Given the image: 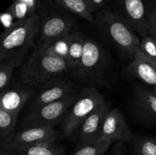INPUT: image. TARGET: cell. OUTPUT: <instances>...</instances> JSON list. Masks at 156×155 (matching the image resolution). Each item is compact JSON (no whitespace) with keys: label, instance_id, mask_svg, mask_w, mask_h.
Segmentation results:
<instances>
[{"label":"cell","instance_id":"1","mask_svg":"<svg viewBox=\"0 0 156 155\" xmlns=\"http://www.w3.org/2000/svg\"><path fill=\"white\" fill-rule=\"evenodd\" d=\"M41 24V17L36 13L27 19L15 21L5 29L0 38V62L11 64L14 68L22 65L27 53L34 46Z\"/></svg>","mask_w":156,"mask_h":155},{"label":"cell","instance_id":"2","mask_svg":"<svg viewBox=\"0 0 156 155\" xmlns=\"http://www.w3.org/2000/svg\"><path fill=\"white\" fill-rule=\"evenodd\" d=\"M98 26L113 45L123 55L133 59L140 50V43L136 32L117 12L104 9L95 18Z\"/></svg>","mask_w":156,"mask_h":155},{"label":"cell","instance_id":"3","mask_svg":"<svg viewBox=\"0 0 156 155\" xmlns=\"http://www.w3.org/2000/svg\"><path fill=\"white\" fill-rule=\"evenodd\" d=\"M69 69L67 60L51 56L37 46L20 72L21 82L27 86H44Z\"/></svg>","mask_w":156,"mask_h":155},{"label":"cell","instance_id":"4","mask_svg":"<svg viewBox=\"0 0 156 155\" xmlns=\"http://www.w3.org/2000/svg\"><path fill=\"white\" fill-rule=\"evenodd\" d=\"M104 96L95 88H84L76 97L62 123V135L69 137L80 128L83 122L105 103Z\"/></svg>","mask_w":156,"mask_h":155},{"label":"cell","instance_id":"5","mask_svg":"<svg viewBox=\"0 0 156 155\" xmlns=\"http://www.w3.org/2000/svg\"><path fill=\"white\" fill-rule=\"evenodd\" d=\"M76 97L77 96L74 93L62 100L29 110L23 120V128L31 126L53 127L54 125L65 119Z\"/></svg>","mask_w":156,"mask_h":155},{"label":"cell","instance_id":"6","mask_svg":"<svg viewBox=\"0 0 156 155\" xmlns=\"http://www.w3.org/2000/svg\"><path fill=\"white\" fill-rule=\"evenodd\" d=\"M107 59L101 46L91 38H86L83 56L76 68V74L83 80H98L104 74Z\"/></svg>","mask_w":156,"mask_h":155},{"label":"cell","instance_id":"7","mask_svg":"<svg viewBox=\"0 0 156 155\" xmlns=\"http://www.w3.org/2000/svg\"><path fill=\"white\" fill-rule=\"evenodd\" d=\"M118 12L141 36L149 34V15L152 5L149 0H116Z\"/></svg>","mask_w":156,"mask_h":155},{"label":"cell","instance_id":"8","mask_svg":"<svg viewBox=\"0 0 156 155\" xmlns=\"http://www.w3.org/2000/svg\"><path fill=\"white\" fill-rule=\"evenodd\" d=\"M62 138V134L53 127L31 126L23 128L15 133L12 141L2 148L15 150L36 144L56 143Z\"/></svg>","mask_w":156,"mask_h":155},{"label":"cell","instance_id":"9","mask_svg":"<svg viewBox=\"0 0 156 155\" xmlns=\"http://www.w3.org/2000/svg\"><path fill=\"white\" fill-rule=\"evenodd\" d=\"M74 93V86L69 80L56 77L42 86L41 91L32 100L29 110L62 100Z\"/></svg>","mask_w":156,"mask_h":155},{"label":"cell","instance_id":"10","mask_svg":"<svg viewBox=\"0 0 156 155\" xmlns=\"http://www.w3.org/2000/svg\"><path fill=\"white\" fill-rule=\"evenodd\" d=\"M132 105L138 117L156 126V94L149 88L135 84L133 87Z\"/></svg>","mask_w":156,"mask_h":155},{"label":"cell","instance_id":"11","mask_svg":"<svg viewBox=\"0 0 156 155\" xmlns=\"http://www.w3.org/2000/svg\"><path fill=\"white\" fill-rule=\"evenodd\" d=\"M110 110L111 105L105 102L83 122L79 128L77 147L94 142L102 136L104 122Z\"/></svg>","mask_w":156,"mask_h":155},{"label":"cell","instance_id":"12","mask_svg":"<svg viewBox=\"0 0 156 155\" xmlns=\"http://www.w3.org/2000/svg\"><path fill=\"white\" fill-rule=\"evenodd\" d=\"M102 136L120 142H130L133 138V132L117 108L111 109L107 115L102 129Z\"/></svg>","mask_w":156,"mask_h":155},{"label":"cell","instance_id":"13","mask_svg":"<svg viewBox=\"0 0 156 155\" xmlns=\"http://www.w3.org/2000/svg\"><path fill=\"white\" fill-rule=\"evenodd\" d=\"M73 20L66 15H56L42 22L40 31L39 44L47 43L69 34Z\"/></svg>","mask_w":156,"mask_h":155},{"label":"cell","instance_id":"14","mask_svg":"<svg viewBox=\"0 0 156 155\" xmlns=\"http://www.w3.org/2000/svg\"><path fill=\"white\" fill-rule=\"evenodd\" d=\"M126 71L143 83L152 86L156 84V63L140 50L128 65Z\"/></svg>","mask_w":156,"mask_h":155},{"label":"cell","instance_id":"15","mask_svg":"<svg viewBox=\"0 0 156 155\" xmlns=\"http://www.w3.org/2000/svg\"><path fill=\"white\" fill-rule=\"evenodd\" d=\"M33 94L34 91L29 88L14 86L6 88L0 95V108L12 113L19 114Z\"/></svg>","mask_w":156,"mask_h":155},{"label":"cell","instance_id":"16","mask_svg":"<svg viewBox=\"0 0 156 155\" xmlns=\"http://www.w3.org/2000/svg\"><path fill=\"white\" fill-rule=\"evenodd\" d=\"M18 114L8 112L0 108V141L1 147H5L15 135Z\"/></svg>","mask_w":156,"mask_h":155},{"label":"cell","instance_id":"17","mask_svg":"<svg viewBox=\"0 0 156 155\" xmlns=\"http://www.w3.org/2000/svg\"><path fill=\"white\" fill-rule=\"evenodd\" d=\"M57 4L89 23L95 24V18L89 0H55Z\"/></svg>","mask_w":156,"mask_h":155},{"label":"cell","instance_id":"18","mask_svg":"<svg viewBox=\"0 0 156 155\" xmlns=\"http://www.w3.org/2000/svg\"><path fill=\"white\" fill-rule=\"evenodd\" d=\"M85 39L81 33H74L72 36L67 62L69 68L76 69L80 64L85 48Z\"/></svg>","mask_w":156,"mask_h":155},{"label":"cell","instance_id":"19","mask_svg":"<svg viewBox=\"0 0 156 155\" xmlns=\"http://www.w3.org/2000/svg\"><path fill=\"white\" fill-rule=\"evenodd\" d=\"M9 151L13 155H62V147L56 142L36 144Z\"/></svg>","mask_w":156,"mask_h":155},{"label":"cell","instance_id":"20","mask_svg":"<svg viewBox=\"0 0 156 155\" xmlns=\"http://www.w3.org/2000/svg\"><path fill=\"white\" fill-rule=\"evenodd\" d=\"M73 33H69L64 37L53 40L50 43L44 44H39L46 53L56 57L67 59L71 43Z\"/></svg>","mask_w":156,"mask_h":155},{"label":"cell","instance_id":"21","mask_svg":"<svg viewBox=\"0 0 156 155\" xmlns=\"http://www.w3.org/2000/svg\"><path fill=\"white\" fill-rule=\"evenodd\" d=\"M130 143L135 155H156V138L134 135Z\"/></svg>","mask_w":156,"mask_h":155},{"label":"cell","instance_id":"22","mask_svg":"<svg viewBox=\"0 0 156 155\" xmlns=\"http://www.w3.org/2000/svg\"><path fill=\"white\" fill-rule=\"evenodd\" d=\"M112 143L113 141L101 136L94 142L77 147L73 155H104Z\"/></svg>","mask_w":156,"mask_h":155},{"label":"cell","instance_id":"23","mask_svg":"<svg viewBox=\"0 0 156 155\" xmlns=\"http://www.w3.org/2000/svg\"><path fill=\"white\" fill-rule=\"evenodd\" d=\"M8 11L12 13L16 21L27 19L36 14L34 13L27 5L17 0H14L10 7L8 9Z\"/></svg>","mask_w":156,"mask_h":155},{"label":"cell","instance_id":"24","mask_svg":"<svg viewBox=\"0 0 156 155\" xmlns=\"http://www.w3.org/2000/svg\"><path fill=\"white\" fill-rule=\"evenodd\" d=\"M140 51L156 63V40L150 35L143 36L140 43Z\"/></svg>","mask_w":156,"mask_h":155},{"label":"cell","instance_id":"25","mask_svg":"<svg viewBox=\"0 0 156 155\" xmlns=\"http://www.w3.org/2000/svg\"><path fill=\"white\" fill-rule=\"evenodd\" d=\"M14 67L11 64L0 62V90L3 91L9 86L12 79Z\"/></svg>","mask_w":156,"mask_h":155},{"label":"cell","instance_id":"26","mask_svg":"<svg viewBox=\"0 0 156 155\" xmlns=\"http://www.w3.org/2000/svg\"><path fill=\"white\" fill-rule=\"evenodd\" d=\"M149 34L156 40V5L152 6L149 15Z\"/></svg>","mask_w":156,"mask_h":155},{"label":"cell","instance_id":"27","mask_svg":"<svg viewBox=\"0 0 156 155\" xmlns=\"http://www.w3.org/2000/svg\"><path fill=\"white\" fill-rule=\"evenodd\" d=\"M1 21L2 22L3 25L5 27V29L9 28L11 26L13 25L15 21H16L13 15H12V13L8 10L6 12H5L4 13L2 14Z\"/></svg>","mask_w":156,"mask_h":155},{"label":"cell","instance_id":"28","mask_svg":"<svg viewBox=\"0 0 156 155\" xmlns=\"http://www.w3.org/2000/svg\"><path fill=\"white\" fill-rule=\"evenodd\" d=\"M91 5L93 11L94 12H101V11L106 9V6L109 0H89Z\"/></svg>","mask_w":156,"mask_h":155},{"label":"cell","instance_id":"29","mask_svg":"<svg viewBox=\"0 0 156 155\" xmlns=\"http://www.w3.org/2000/svg\"><path fill=\"white\" fill-rule=\"evenodd\" d=\"M17 1L26 4L34 13H37V10L39 6V0H17Z\"/></svg>","mask_w":156,"mask_h":155},{"label":"cell","instance_id":"30","mask_svg":"<svg viewBox=\"0 0 156 155\" xmlns=\"http://www.w3.org/2000/svg\"><path fill=\"white\" fill-rule=\"evenodd\" d=\"M0 155H13L11 152H9V150H6V149L2 148L1 147V151H0Z\"/></svg>","mask_w":156,"mask_h":155},{"label":"cell","instance_id":"31","mask_svg":"<svg viewBox=\"0 0 156 155\" xmlns=\"http://www.w3.org/2000/svg\"><path fill=\"white\" fill-rule=\"evenodd\" d=\"M154 91H155V93L156 94V84L154 86Z\"/></svg>","mask_w":156,"mask_h":155}]
</instances>
